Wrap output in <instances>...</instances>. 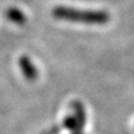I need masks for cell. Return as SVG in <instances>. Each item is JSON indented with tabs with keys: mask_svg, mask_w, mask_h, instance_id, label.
<instances>
[{
	"mask_svg": "<svg viewBox=\"0 0 134 134\" xmlns=\"http://www.w3.org/2000/svg\"><path fill=\"white\" fill-rule=\"evenodd\" d=\"M52 15L56 19L86 25H104L110 21V14L104 10H78L76 8L57 6Z\"/></svg>",
	"mask_w": 134,
	"mask_h": 134,
	"instance_id": "cell-1",
	"label": "cell"
},
{
	"mask_svg": "<svg viewBox=\"0 0 134 134\" xmlns=\"http://www.w3.org/2000/svg\"><path fill=\"white\" fill-rule=\"evenodd\" d=\"M18 63H19V67L21 69L23 75L28 81L32 82L38 77V69H37V67L34 65V63L28 56H21L19 58Z\"/></svg>",
	"mask_w": 134,
	"mask_h": 134,
	"instance_id": "cell-2",
	"label": "cell"
},
{
	"mask_svg": "<svg viewBox=\"0 0 134 134\" xmlns=\"http://www.w3.org/2000/svg\"><path fill=\"white\" fill-rule=\"evenodd\" d=\"M70 108L73 110V113H74L73 116L76 119L79 129L83 131V129L86 124V112H85V108H84L83 103L79 102V100H73L70 103Z\"/></svg>",
	"mask_w": 134,
	"mask_h": 134,
	"instance_id": "cell-3",
	"label": "cell"
},
{
	"mask_svg": "<svg viewBox=\"0 0 134 134\" xmlns=\"http://www.w3.org/2000/svg\"><path fill=\"white\" fill-rule=\"evenodd\" d=\"M6 17L8 20H10L11 23L14 24H17V25H24L25 23H26V16H25L24 12L18 9V8H9V9H7L6 11Z\"/></svg>",
	"mask_w": 134,
	"mask_h": 134,
	"instance_id": "cell-4",
	"label": "cell"
},
{
	"mask_svg": "<svg viewBox=\"0 0 134 134\" xmlns=\"http://www.w3.org/2000/svg\"><path fill=\"white\" fill-rule=\"evenodd\" d=\"M64 127L72 133H82V130L79 129L77 121L73 115H68L64 119Z\"/></svg>",
	"mask_w": 134,
	"mask_h": 134,
	"instance_id": "cell-5",
	"label": "cell"
},
{
	"mask_svg": "<svg viewBox=\"0 0 134 134\" xmlns=\"http://www.w3.org/2000/svg\"><path fill=\"white\" fill-rule=\"evenodd\" d=\"M73 134H82V133H73Z\"/></svg>",
	"mask_w": 134,
	"mask_h": 134,
	"instance_id": "cell-6",
	"label": "cell"
}]
</instances>
